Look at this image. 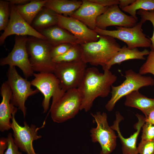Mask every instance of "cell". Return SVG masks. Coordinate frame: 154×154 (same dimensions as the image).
<instances>
[{
	"label": "cell",
	"instance_id": "cell-26",
	"mask_svg": "<svg viewBox=\"0 0 154 154\" xmlns=\"http://www.w3.org/2000/svg\"><path fill=\"white\" fill-rule=\"evenodd\" d=\"M82 60V53L80 44H75L63 54L52 59L55 63L70 62Z\"/></svg>",
	"mask_w": 154,
	"mask_h": 154
},
{
	"label": "cell",
	"instance_id": "cell-36",
	"mask_svg": "<svg viewBox=\"0 0 154 154\" xmlns=\"http://www.w3.org/2000/svg\"><path fill=\"white\" fill-rule=\"evenodd\" d=\"M10 5L15 6L21 5L29 3L30 0H8Z\"/></svg>",
	"mask_w": 154,
	"mask_h": 154
},
{
	"label": "cell",
	"instance_id": "cell-25",
	"mask_svg": "<svg viewBox=\"0 0 154 154\" xmlns=\"http://www.w3.org/2000/svg\"><path fill=\"white\" fill-rule=\"evenodd\" d=\"M121 9L128 13L138 21V19L136 16L137 10H154V0H135L131 4Z\"/></svg>",
	"mask_w": 154,
	"mask_h": 154
},
{
	"label": "cell",
	"instance_id": "cell-20",
	"mask_svg": "<svg viewBox=\"0 0 154 154\" xmlns=\"http://www.w3.org/2000/svg\"><path fill=\"white\" fill-rule=\"evenodd\" d=\"M149 52L146 49L141 51L137 48L129 49L125 45L102 68L103 70L104 71L109 70L113 65L116 64H120L122 62L129 60H145V58L144 56L148 55Z\"/></svg>",
	"mask_w": 154,
	"mask_h": 154
},
{
	"label": "cell",
	"instance_id": "cell-27",
	"mask_svg": "<svg viewBox=\"0 0 154 154\" xmlns=\"http://www.w3.org/2000/svg\"><path fill=\"white\" fill-rule=\"evenodd\" d=\"M10 4L7 1L0 0V31H4L9 21L10 15Z\"/></svg>",
	"mask_w": 154,
	"mask_h": 154
},
{
	"label": "cell",
	"instance_id": "cell-1",
	"mask_svg": "<svg viewBox=\"0 0 154 154\" xmlns=\"http://www.w3.org/2000/svg\"><path fill=\"white\" fill-rule=\"evenodd\" d=\"M117 79V76L110 70H104V73H101L95 67L87 68L77 88L82 99L80 110L89 111L96 98L107 96Z\"/></svg>",
	"mask_w": 154,
	"mask_h": 154
},
{
	"label": "cell",
	"instance_id": "cell-3",
	"mask_svg": "<svg viewBox=\"0 0 154 154\" xmlns=\"http://www.w3.org/2000/svg\"><path fill=\"white\" fill-rule=\"evenodd\" d=\"M82 99L77 88L52 98L49 113L53 121L60 123L74 118L80 110Z\"/></svg>",
	"mask_w": 154,
	"mask_h": 154
},
{
	"label": "cell",
	"instance_id": "cell-31",
	"mask_svg": "<svg viewBox=\"0 0 154 154\" xmlns=\"http://www.w3.org/2000/svg\"><path fill=\"white\" fill-rule=\"evenodd\" d=\"M74 44L63 43L53 46L50 51L51 56L53 58L61 56L69 50Z\"/></svg>",
	"mask_w": 154,
	"mask_h": 154
},
{
	"label": "cell",
	"instance_id": "cell-2",
	"mask_svg": "<svg viewBox=\"0 0 154 154\" xmlns=\"http://www.w3.org/2000/svg\"><path fill=\"white\" fill-rule=\"evenodd\" d=\"M82 60L92 65L104 68L121 47L115 38L100 35L97 41L80 44Z\"/></svg>",
	"mask_w": 154,
	"mask_h": 154
},
{
	"label": "cell",
	"instance_id": "cell-38",
	"mask_svg": "<svg viewBox=\"0 0 154 154\" xmlns=\"http://www.w3.org/2000/svg\"><path fill=\"white\" fill-rule=\"evenodd\" d=\"M145 117V122L154 124V108L151 110Z\"/></svg>",
	"mask_w": 154,
	"mask_h": 154
},
{
	"label": "cell",
	"instance_id": "cell-33",
	"mask_svg": "<svg viewBox=\"0 0 154 154\" xmlns=\"http://www.w3.org/2000/svg\"><path fill=\"white\" fill-rule=\"evenodd\" d=\"M11 133H9L7 137V147L4 154H22L15 144Z\"/></svg>",
	"mask_w": 154,
	"mask_h": 154
},
{
	"label": "cell",
	"instance_id": "cell-18",
	"mask_svg": "<svg viewBox=\"0 0 154 154\" xmlns=\"http://www.w3.org/2000/svg\"><path fill=\"white\" fill-rule=\"evenodd\" d=\"M0 94L2 100L0 104V131L3 132L11 129L10 121L13 113L18 108L11 103L12 92L7 81L1 84Z\"/></svg>",
	"mask_w": 154,
	"mask_h": 154
},
{
	"label": "cell",
	"instance_id": "cell-14",
	"mask_svg": "<svg viewBox=\"0 0 154 154\" xmlns=\"http://www.w3.org/2000/svg\"><path fill=\"white\" fill-rule=\"evenodd\" d=\"M57 25L74 35L80 44L97 41L100 35L83 23L71 17L57 14Z\"/></svg>",
	"mask_w": 154,
	"mask_h": 154
},
{
	"label": "cell",
	"instance_id": "cell-24",
	"mask_svg": "<svg viewBox=\"0 0 154 154\" xmlns=\"http://www.w3.org/2000/svg\"><path fill=\"white\" fill-rule=\"evenodd\" d=\"M47 0H32L23 5L15 6L21 17L29 25L42 9L44 7Z\"/></svg>",
	"mask_w": 154,
	"mask_h": 154
},
{
	"label": "cell",
	"instance_id": "cell-37",
	"mask_svg": "<svg viewBox=\"0 0 154 154\" xmlns=\"http://www.w3.org/2000/svg\"><path fill=\"white\" fill-rule=\"evenodd\" d=\"M135 0H119V7L121 9L125 8L133 3Z\"/></svg>",
	"mask_w": 154,
	"mask_h": 154
},
{
	"label": "cell",
	"instance_id": "cell-12",
	"mask_svg": "<svg viewBox=\"0 0 154 154\" xmlns=\"http://www.w3.org/2000/svg\"><path fill=\"white\" fill-rule=\"evenodd\" d=\"M33 76L34 78L31 84L44 96L42 105L43 113H45L49 109L51 98L56 97L65 91L61 89L59 80L53 73H34Z\"/></svg>",
	"mask_w": 154,
	"mask_h": 154
},
{
	"label": "cell",
	"instance_id": "cell-34",
	"mask_svg": "<svg viewBox=\"0 0 154 154\" xmlns=\"http://www.w3.org/2000/svg\"><path fill=\"white\" fill-rule=\"evenodd\" d=\"M89 1L104 7L118 5L119 0H89Z\"/></svg>",
	"mask_w": 154,
	"mask_h": 154
},
{
	"label": "cell",
	"instance_id": "cell-9",
	"mask_svg": "<svg viewBox=\"0 0 154 154\" xmlns=\"http://www.w3.org/2000/svg\"><path fill=\"white\" fill-rule=\"evenodd\" d=\"M86 63L82 60L56 63L53 73L58 79L61 89L65 91L77 88L85 73Z\"/></svg>",
	"mask_w": 154,
	"mask_h": 154
},
{
	"label": "cell",
	"instance_id": "cell-4",
	"mask_svg": "<svg viewBox=\"0 0 154 154\" xmlns=\"http://www.w3.org/2000/svg\"><path fill=\"white\" fill-rule=\"evenodd\" d=\"M53 46L46 40L32 36L28 37L27 48L34 72L53 73L56 63L50 55Z\"/></svg>",
	"mask_w": 154,
	"mask_h": 154
},
{
	"label": "cell",
	"instance_id": "cell-35",
	"mask_svg": "<svg viewBox=\"0 0 154 154\" xmlns=\"http://www.w3.org/2000/svg\"><path fill=\"white\" fill-rule=\"evenodd\" d=\"M7 138L1 137L0 139V154H4L5 150L7 148Z\"/></svg>",
	"mask_w": 154,
	"mask_h": 154
},
{
	"label": "cell",
	"instance_id": "cell-19",
	"mask_svg": "<svg viewBox=\"0 0 154 154\" xmlns=\"http://www.w3.org/2000/svg\"><path fill=\"white\" fill-rule=\"evenodd\" d=\"M38 32L44 36L46 40L53 46L63 43L80 44L78 39L74 35L57 25Z\"/></svg>",
	"mask_w": 154,
	"mask_h": 154
},
{
	"label": "cell",
	"instance_id": "cell-16",
	"mask_svg": "<svg viewBox=\"0 0 154 154\" xmlns=\"http://www.w3.org/2000/svg\"><path fill=\"white\" fill-rule=\"evenodd\" d=\"M116 119L113 125L110 126L112 129L117 132L118 137L122 144V154H138L136 142L141 128L145 122V117L138 114L136 115L138 119V122L134 125L136 131L128 138L122 136L119 128V123L123 119V117L118 112L116 113Z\"/></svg>",
	"mask_w": 154,
	"mask_h": 154
},
{
	"label": "cell",
	"instance_id": "cell-7",
	"mask_svg": "<svg viewBox=\"0 0 154 154\" xmlns=\"http://www.w3.org/2000/svg\"><path fill=\"white\" fill-rule=\"evenodd\" d=\"M143 23L140 20L131 27L116 26V30H108L96 27L94 31L100 35L109 36L122 41L126 43L127 48L130 49L138 47H150L151 41L143 32Z\"/></svg>",
	"mask_w": 154,
	"mask_h": 154
},
{
	"label": "cell",
	"instance_id": "cell-17",
	"mask_svg": "<svg viewBox=\"0 0 154 154\" xmlns=\"http://www.w3.org/2000/svg\"><path fill=\"white\" fill-rule=\"evenodd\" d=\"M82 1L81 6L70 17L80 21L89 29L94 30L96 27L98 17L104 13L108 7H104L89 0Z\"/></svg>",
	"mask_w": 154,
	"mask_h": 154
},
{
	"label": "cell",
	"instance_id": "cell-30",
	"mask_svg": "<svg viewBox=\"0 0 154 154\" xmlns=\"http://www.w3.org/2000/svg\"><path fill=\"white\" fill-rule=\"evenodd\" d=\"M142 127L141 140L149 141L154 140V124L145 122Z\"/></svg>",
	"mask_w": 154,
	"mask_h": 154
},
{
	"label": "cell",
	"instance_id": "cell-21",
	"mask_svg": "<svg viewBox=\"0 0 154 154\" xmlns=\"http://www.w3.org/2000/svg\"><path fill=\"white\" fill-rule=\"evenodd\" d=\"M125 105L140 110L145 115L154 108V99L147 97L139 90L133 91L125 96Z\"/></svg>",
	"mask_w": 154,
	"mask_h": 154
},
{
	"label": "cell",
	"instance_id": "cell-23",
	"mask_svg": "<svg viewBox=\"0 0 154 154\" xmlns=\"http://www.w3.org/2000/svg\"><path fill=\"white\" fill-rule=\"evenodd\" d=\"M57 14L52 10L43 7L35 17L31 25L38 31L57 25Z\"/></svg>",
	"mask_w": 154,
	"mask_h": 154
},
{
	"label": "cell",
	"instance_id": "cell-10",
	"mask_svg": "<svg viewBox=\"0 0 154 154\" xmlns=\"http://www.w3.org/2000/svg\"><path fill=\"white\" fill-rule=\"evenodd\" d=\"M28 40L27 36L16 35L15 43L12 51L7 56L1 58L0 60L1 66L8 65L10 67H18L26 79L33 76L34 74L27 48Z\"/></svg>",
	"mask_w": 154,
	"mask_h": 154
},
{
	"label": "cell",
	"instance_id": "cell-32",
	"mask_svg": "<svg viewBox=\"0 0 154 154\" xmlns=\"http://www.w3.org/2000/svg\"><path fill=\"white\" fill-rule=\"evenodd\" d=\"M137 149L138 154H154V140H141L137 147Z\"/></svg>",
	"mask_w": 154,
	"mask_h": 154
},
{
	"label": "cell",
	"instance_id": "cell-11",
	"mask_svg": "<svg viewBox=\"0 0 154 154\" xmlns=\"http://www.w3.org/2000/svg\"><path fill=\"white\" fill-rule=\"evenodd\" d=\"M17 111L13 113L11 119V129L13 131L14 142L19 148L27 154H38L35 151L33 142L42 137L41 135H38V131L44 127L45 120L40 127H37L33 124L29 126L25 121H24V125L22 126L15 120V115Z\"/></svg>",
	"mask_w": 154,
	"mask_h": 154
},
{
	"label": "cell",
	"instance_id": "cell-29",
	"mask_svg": "<svg viewBox=\"0 0 154 154\" xmlns=\"http://www.w3.org/2000/svg\"><path fill=\"white\" fill-rule=\"evenodd\" d=\"M139 73L142 75L150 73L154 76V51H150L145 62L140 68Z\"/></svg>",
	"mask_w": 154,
	"mask_h": 154
},
{
	"label": "cell",
	"instance_id": "cell-6",
	"mask_svg": "<svg viewBox=\"0 0 154 154\" xmlns=\"http://www.w3.org/2000/svg\"><path fill=\"white\" fill-rule=\"evenodd\" d=\"M7 76V81L12 93L11 103L22 111L25 117L27 113V108L25 105L26 100L29 97L39 91L37 89L33 90L31 88V82L21 76L15 66H9Z\"/></svg>",
	"mask_w": 154,
	"mask_h": 154
},
{
	"label": "cell",
	"instance_id": "cell-22",
	"mask_svg": "<svg viewBox=\"0 0 154 154\" xmlns=\"http://www.w3.org/2000/svg\"><path fill=\"white\" fill-rule=\"evenodd\" d=\"M82 1L76 0H47L44 7L56 14L70 17L81 6Z\"/></svg>",
	"mask_w": 154,
	"mask_h": 154
},
{
	"label": "cell",
	"instance_id": "cell-8",
	"mask_svg": "<svg viewBox=\"0 0 154 154\" xmlns=\"http://www.w3.org/2000/svg\"><path fill=\"white\" fill-rule=\"evenodd\" d=\"M91 114L94 118L93 121L97 124L96 127L90 130L92 141L100 144L101 150L100 154H110L116 147L117 137L114 130L108 125L107 114L98 111Z\"/></svg>",
	"mask_w": 154,
	"mask_h": 154
},
{
	"label": "cell",
	"instance_id": "cell-15",
	"mask_svg": "<svg viewBox=\"0 0 154 154\" xmlns=\"http://www.w3.org/2000/svg\"><path fill=\"white\" fill-rule=\"evenodd\" d=\"M137 21L131 16L122 12L118 5H115L108 7L98 17L96 27L102 30H106L107 27L113 26L131 27L136 25Z\"/></svg>",
	"mask_w": 154,
	"mask_h": 154
},
{
	"label": "cell",
	"instance_id": "cell-5",
	"mask_svg": "<svg viewBox=\"0 0 154 154\" xmlns=\"http://www.w3.org/2000/svg\"><path fill=\"white\" fill-rule=\"evenodd\" d=\"M125 79L120 85L111 87V97L105 105L108 112L112 111L120 98L131 92L144 86L154 85V80L150 76H144L131 69L125 72Z\"/></svg>",
	"mask_w": 154,
	"mask_h": 154
},
{
	"label": "cell",
	"instance_id": "cell-13",
	"mask_svg": "<svg viewBox=\"0 0 154 154\" xmlns=\"http://www.w3.org/2000/svg\"><path fill=\"white\" fill-rule=\"evenodd\" d=\"M11 13L9 23L0 37L2 45L7 38L12 35H29L44 40L46 37L29 24L21 17L15 5H10Z\"/></svg>",
	"mask_w": 154,
	"mask_h": 154
},
{
	"label": "cell",
	"instance_id": "cell-28",
	"mask_svg": "<svg viewBox=\"0 0 154 154\" xmlns=\"http://www.w3.org/2000/svg\"><path fill=\"white\" fill-rule=\"evenodd\" d=\"M137 14L139 15L141 21L143 23L146 21H149L152 23L153 27V31L152 37L149 38L151 44L150 47L151 50L154 51V10L146 11L142 10H139Z\"/></svg>",
	"mask_w": 154,
	"mask_h": 154
}]
</instances>
